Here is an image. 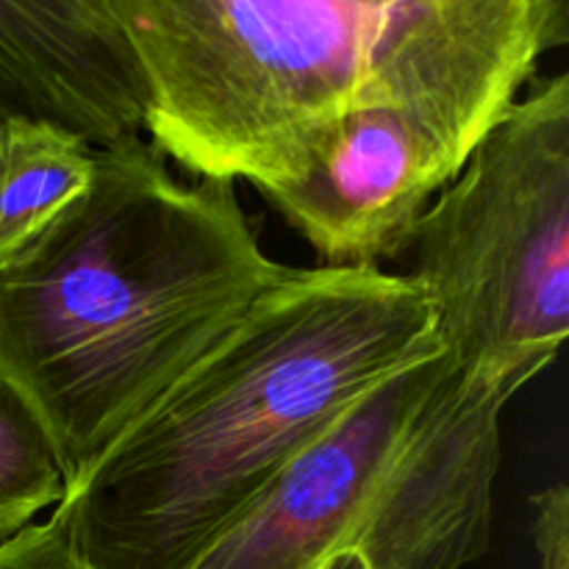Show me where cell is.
<instances>
[{
    "mask_svg": "<svg viewBox=\"0 0 569 569\" xmlns=\"http://www.w3.org/2000/svg\"><path fill=\"white\" fill-rule=\"evenodd\" d=\"M292 270L237 183L181 181L142 133L0 270V372L44 422L67 495Z\"/></svg>",
    "mask_w": 569,
    "mask_h": 569,
    "instance_id": "1",
    "label": "cell"
},
{
    "mask_svg": "<svg viewBox=\"0 0 569 569\" xmlns=\"http://www.w3.org/2000/svg\"><path fill=\"white\" fill-rule=\"evenodd\" d=\"M381 267H292L50 511L94 569H187L350 400L442 350Z\"/></svg>",
    "mask_w": 569,
    "mask_h": 569,
    "instance_id": "2",
    "label": "cell"
},
{
    "mask_svg": "<svg viewBox=\"0 0 569 569\" xmlns=\"http://www.w3.org/2000/svg\"><path fill=\"white\" fill-rule=\"evenodd\" d=\"M509 395L448 348L350 400L187 569H465L492 545Z\"/></svg>",
    "mask_w": 569,
    "mask_h": 569,
    "instance_id": "3",
    "label": "cell"
},
{
    "mask_svg": "<svg viewBox=\"0 0 569 569\" xmlns=\"http://www.w3.org/2000/svg\"><path fill=\"white\" fill-rule=\"evenodd\" d=\"M567 42V0H403L370 98L317 137L298 176L259 192L326 267L400 259L542 56Z\"/></svg>",
    "mask_w": 569,
    "mask_h": 569,
    "instance_id": "4",
    "label": "cell"
},
{
    "mask_svg": "<svg viewBox=\"0 0 569 569\" xmlns=\"http://www.w3.org/2000/svg\"><path fill=\"white\" fill-rule=\"evenodd\" d=\"M150 142L198 178L276 187L370 98L403 0H111Z\"/></svg>",
    "mask_w": 569,
    "mask_h": 569,
    "instance_id": "5",
    "label": "cell"
},
{
    "mask_svg": "<svg viewBox=\"0 0 569 569\" xmlns=\"http://www.w3.org/2000/svg\"><path fill=\"white\" fill-rule=\"evenodd\" d=\"M445 348L515 398L569 333V72L533 78L411 233Z\"/></svg>",
    "mask_w": 569,
    "mask_h": 569,
    "instance_id": "6",
    "label": "cell"
},
{
    "mask_svg": "<svg viewBox=\"0 0 569 569\" xmlns=\"http://www.w3.org/2000/svg\"><path fill=\"white\" fill-rule=\"evenodd\" d=\"M0 120L48 122L94 150L142 133V78L111 0H0Z\"/></svg>",
    "mask_w": 569,
    "mask_h": 569,
    "instance_id": "7",
    "label": "cell"
},
{
    "mask_svg": "<svg viewBox=\"0 0 569 569\" xmlns=\"http://www.w3.org/2000/svg\"><path fill=\"white\" fill-rule=\"evenodd\" d=\"M98 150L64 128L0 120V270L83 194Z\"/></svg>",
    "mask_w": 569,
    "mask_h": 569,
    "instance_id": "8",
    "label": "cell"
},
{
    "mask_svg": "<svg viewBox=\"0 0 569 569\" xmlns=\"http://www.w3.org/2000/svg\"><path fill=\"white\" fill-rule=\"evenodd\" d=\"M64 498V470L48 428L0 372V542Z\"/></svg>",
    "mask_w": 569,
    "mask_h": 569,
    "instance_id": "9",
    "label": "cell"
},
{
    "mask_svg": "<svg viewBox=\"0 0 569 569\" xmlns=\"http://www.w3.org/2000/svg\"><path fill=\"white\" fill-rule=\"evenodd\" d=\"M0 569H94L78 556L53 517L0 542Z\"/></svg>",
    "mask_w": 569,
    "mask_h": 569,
    "instance_id": "10",
    "label": "cell"
},
{
    "mask_svg": "<svg viewBox=\"0 0 569 569\" xmlns=\"http://www.w3.org/2000/svg\"><path fill=\"white\" fill-rule=\"evenodd\" d=\"M531 539L537 569H569L567 483H553L531 498Z\"/></svg>",
    "mask_w": 569,
    "mask_h": 569,
    "instance_id": "11",
    "label": "cell"
}]
</instances>
